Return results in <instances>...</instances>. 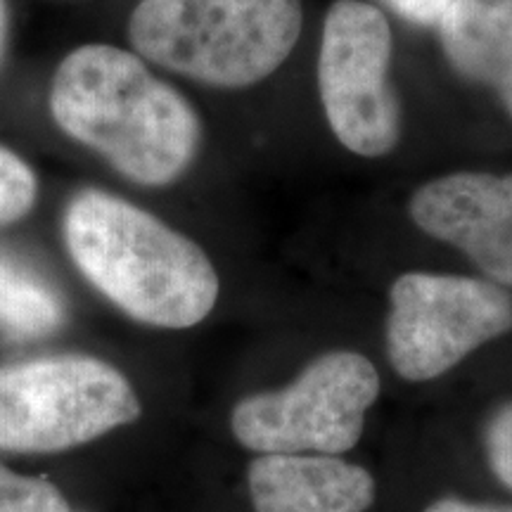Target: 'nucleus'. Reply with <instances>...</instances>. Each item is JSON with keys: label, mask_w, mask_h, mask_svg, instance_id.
I'll list each match as a JSON object with an SVG mask.
<instances>
[{"label": "nucleus", "mask_w": 512, "mask_h": 512, "mask_svg": "<svg viewBox=\"0 0 512 512\" xmlns=\"http://www.w3.org/2000/svg\"><path fill=\"white\" fill-rule=\"evenodd\" d=\"M50 114L64 136L143 188L181 181L202 147L192 102L157 76L143 57L107 43H86L57 67Z\"/></svg>", "instance_id": "nucleus-1"}, {"label": "nucleus", "mask_w": 512, "mask_h": 512, "mask_svg": "<svg viewBox=\"0 0 512 512\" xmlns=\"http://www.w3.org/2000/svg\"><path fill=\"white\" fill-rule=\"evenodd\" d=\"M62 235L83 278L136 323L195 328L219 302L221 280L207 252L124 197L98 188L76 192Z\"/></svg>", "instance_id": "nucleus-2"}, {"label": "nucleus", "mask_w": 512, "mask_h": 512, "mask_svg": "<svg viewBox=\"0 0 512 512\" xmlns=\"http://www.w3.org/2000/svg\"><path fill=\"white\" fill-rule=\"evenodd\" d=\"M302 31V0H140L128 19L133 53L147 64L221 91L271 79Z\"/></svg>", "instance_id": "nucleus-3"}, {"label": "nucleus", "mask_w": 512, "mask_h": 512, "mask_svg": "<svg viewBox=\"0 0 512 512\" xmlns=\"http://www.w3.org/2000/svg\"><path fill=\"white\" fill-rule=\"evenodd\" d=\"M140 413L136 389L102 358L57 354L0 368V451H69Z\"/></svg>", "instance_id": "nucleus-4"}, {"label": "nucleus", "mask_w": 512, "mask_h": 512, "mask_svg": "<svg viewBox=\"0 0 512 512\" xmlns=\"http://www.w3.org/2000/svg\"><path fill=\"white\" fill-rule=\"evenodd\" d=\"M377 396L380 373L370 358L328 351L287 387L245 396L230 413V430L261 456H339L361 441Z\"/></svg>", "instance_id": "nucleus-5"}, {"label": "nucleus", "mask_w": 512, "mask_h": 512, "mask_svg": "<svg viewBox=\"0 0 512 512\" xmlns=\"http://www.w3.org/2000/svg\"><path fill=\"white\" fill-rule=\"evenodd\" d=\"M394 31L368 0H335L318 46V100L330 133L361 159H382L403 138V107L392 83Z\"/></svg>", "instance_id": "nucleus-6"}, {"label": "nucleus", "mask_w": 512, "mask_h": 512, "mask_svg": "<svg viewBox=\"0 0 512 512\" xmlns=\"http://www.w3.org/2000/svg\"><path fill=\"white\" fill-rule=\"evenodd\" d=\"M512 330V294L486 278L408 271L389 287L387 356L408 382L441 377Z\"/></svg>", "instance_id": "nucleus-7"}, {"label": "nucleus", "mask_w": 512, "mask_h": 512, "mask_svg": "<svg viewBox=\"0 0 512 512\" xmlns=\"http://www.w3.org/2000/svg\"><path fill=\"white\" fill-rule=\"evenodd\" d=\"M413 226L458 249L486 280L512 287V174L451 171L420 183L408 200Z\"/></svg>", "instance_id": "nucleus-8"}, {"label": "nucleus", "mask_w": 512, "mask_h": 512, "mask_svg": "<svg viewBox=\"0 0 512 512\" xmlns=\"http://www.w3.org/2000/svg\"><path fill=\"white\" fill-rule=\"evenodd\" d=\"M254 512H368L377 486L337 456H259L247 467Z\"/></svg>", "instance_id": "nucleus-9"}, {"label": "nucleus", "mask_w": 512, "mask_h": 512, "mask_svg": "<svg viewBox=\"0 0 512 512\" xmlns=\"http://www.w3.org/2000/svg\"><path fill=\"white\" fill-rule=\"evenodd\" d=\"M437 36L448 67L489 88L512 119V0H456Z\"/></svg>", "instance_id": "nucleus-10"}, {"label": "nucleus", "mask_w": 512, "mask_h": 512, "mask_svg": "<svg viewBox=\"0 0 512 512\" xmlns=\"http://www.w3.org/2000/svg\"><path fill=\"white\" fill-rule=\"evenodd\" d=\"M64 323L60 292L17 256L0 252V330L27 342L53 335Z\"/></svg>", "instance_id": "nucleus-11"}, {"label": "nucleus", "mask_w": 512, "mask_h": 512, "mask_svg": "<svg viewBox=\"0 0 512 512\" xmlns=\"http://www.w3.org/2000/svg\"><path fill=\"white\" fill-rule=\"evenodd\" d=\"M36 197L34 169L10 147L0 145V228L24 219L34 209Z\"/></svg>", "instance_id": "nucleus-12"}, {"label": "nucleus", "mask_w": 512, "mask_h": 512, "mask_svg": "<svg viewBox=\"0 0 512 512\" xmlns=\"http://www.w3.org/2000/svg\"><path fill=\"white\" fill-rule=\"evenodd\" d=\"M0 512H72L60 489L0 465Z\"/></svg>", "instance_id": "nucleus-13"}, {"label": "nucleus", "mask_w": 512, "mask_h": 512, "mask_svg": "<svg viewBox=\"0 0 512 512\" xmlns=\"http://www.w3.org/2000/svg\"><path fill=\"white\" fill-rule=\"evenodd\" d=\"M484 451L498 482L512 489V401L503 403L486 422Z\"/></svg>", "instance_id": "nucleus-14"}, {"label": "nucleus", "mask_w": 512, "mask_h": 512, "mask_svg": "<svg viewBox=\"0 0 512 512\" xmlns=\"http://www.w3.org/2000/svg\"><path fill=\"white\" fill-rule=\"evenodd\" d=\"M384 3L415 27L437 29L446 12L456 5V0H384Z\"/></svg>", "instance_id": "nucleus-15"}, {"label": "nucleus", "mask_w": 512, "mask_h": 512, "mask_svg": "<svg viewBox=\"0 0 512 512\" xmlns=\"http://www.w3.org/2000/svg\"><path fill=\"white\" fill-rule=\"evenodd\" d=\"M422 512H512V505L472 503L463 501V498H439V501L427 505Z\"/></svg>", "instance_id": "nucleus-16"}, {"label": "nucleus", "mask_w": 512, "mask_h": 512, "mask_svg": "<svg viewBox=\"0 0 512 512\" xmlns=\"http://www.w3.org/2000/svg\"><path fill=\"white\" fill-rule=\"evenodd\" d=\"M8 29H10L8 0H0V60H3L5 46H8Z\"/></svg>", "instance_id": "nucleus-17"}]
</instances>
